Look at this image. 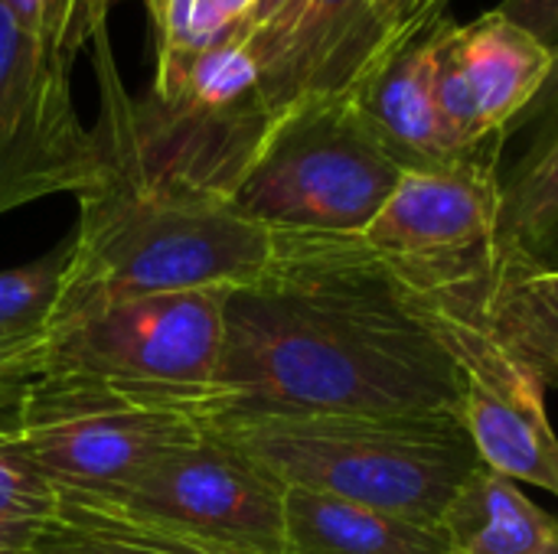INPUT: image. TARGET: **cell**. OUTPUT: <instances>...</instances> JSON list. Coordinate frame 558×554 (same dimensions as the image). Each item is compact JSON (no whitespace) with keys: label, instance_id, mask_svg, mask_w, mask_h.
Here are the masks:
<instances>
[{"label":"cell","instance_id":"6da1fadb","mask_svg":"<svg viewBox=\"0 0 558 554\" xmlns=\"http://www.w3.org/2000/svg\"><path fill=\"white\" fill-rule=\"evenodd\" d=\"M458 415L461 376L405 284L360 235H275L229 287L216 395L196 418Z\"/></svg>","mask_w":558,"mask_h":554},{"label":"cell","instance_id":"7a4b0ae2","mask_svg":"<svg viewBox=\"0 0 558 554\" xmlns=\"http://www.w3.org/2000/svg\"><path fill=\"white\" fill-rule=\"evenodd\" d=\"M92 131L98 176L78 196L49 333L131 297L239 287L268 264L275 235L229 193L144 157L105 95Z\"/></svg>","mask_w":558,"mask_h":554},{"label":"cell","instance_id":"3957f363","mask_svg":"<svg viewBox=\"0 0 558 554\" xmlns=\"http://www.w3.org/2000/svg\"><path fill=\"white\" fill-rule=\"evenodd\" d=\"M226 294L199 287L131 297L52 330L20 431L108 408L199 418L222 366Z\"/></svg>","mask_w":558,"mask_h":554},{"label":"cell","instance_id":"277c9868","mask_svg":"<svg viewBox=\"0 0 558 554\" xmlns=\"http://www.w3.org/2000/svg\"><path fill=\"white\" fill-rule=\"evenodd\" d=\"M281 487L441 526L461 483L481 467L458 415H288L203 421Z\"/></svg>","mask_w":558,"mask_h":554},{"label":"cell","instance_id":"5b68a950","mask_svg":"<svg viewBox=\"0 0 558 554\" xmlns=\"http://www.w3.org/2000/svg\"><path fill=\"white\" fill-rule=\"evenodd\" d=\"M402 173L347 95H307L275 114L232 206L271 235H363Z\"/></svg>","mask_w":558,"mask_h":554},{"label":"cell","instance_id":"8992f818","mask_svg":"<svg viewBox=\"0 0 558 554\" xmlns=\"http://www.w3.org/2000/svg\"><path fill=\"white\" fill-rule=\"evenodd\" d=\"M500 222V150L454 167L409 170L360 235L405 284L425 294L487 287Z\"/></svg>","mask_w":558,"mask_h":554},{"label":"cell","instance_id":"52a82bcc","mask_svg":"<svg viewBox=\"0 0 558 554\" xmlns=\"http://www.w3.org/2000/svg\"><path fill=\"white\" fill-rule=\"evenodd\" d=\"M481 291L425 294L432 327L461 376V421L484 467L558 496V434L546 411V382L494 336L477 307Z\"/></svg>","mask_w":558,"mask_h":554},{"label":"cell","instance_id":"ba28073f","mask_svg":"<svg viewBox=\"0 0 558 554\" xmlns=\"http://www.w3.org/2000/svg\"><path fill=\"white\" fill-rule=\"evenodd\" d=\"M72 65L0 3V216L36 199L82 196L98 140L72 101Z\"/></svg>","mask_w":558,"mask_h":554},{"label":"cell","instance_id":"9c48e42d","mask_svg":"<svg viewBox=\"0 0 558 554\" xmlns=\"http://www.w3.org/2000/svg\"><path fill=\"white\" fill-rule=\"evenodd\" d=\"M114 509L196 545L284 554V487L209 431L154 464Z\"/></svg>","mask_w":558,"mask_h":554},{"label":"cell","instance_id":"30bf717a","mask_svg":"<svg viewBox=\"0 0 558 554\" xmlns=\"http://www.w3.org/2000/svg\"><path fill=\"white\" fill-rule=\"evenodd\" d=\"M203 424L183 411L108 408L36 421L16 438L62 500L114 506L154 464L199 441Z\"/></svg>","mask_w":558,"mask_h":554},{"label":"cell","instance_id":"8fae6325","mask_svg":"<svg viewBox=\"0 0 558 554\" xmlns=\"http://www.w3.org/2000/svg\"><path fill=\"white\" fill-rule=\"evenodd\" d=\"M366 10L369 0H298L245 39L271 114L307 95H343L366 72Z\"/></svg>","mask_w":558,"mask_h":554},{"label":"cell","instance_id":"7c38bea8","mask_svg":"<svg viewBox=\"0 0 558 554\" xmlns=\"http://www.w3.org/2000/svg\"><path fill=\"white\" fill-rule=\"evenodd\" d=\"M343 95L405 173L441 170L474 157L458 147L435 101V26L376 59Z\"/></svg>","mask_w":558,"mask_h":554},{"label":"cell","instance_id":"4fadbf2b","mask_svg":"<svg viewBox=\"0 0 558 554\" xmlns=\"http://www.w3.org/2000/svg\"><path fill=\"white\" fill-rule=\"evenodd\" d=\"M520 124H533V137L510 173L500 176L494 271L513 264L558 268V49L543 91L510 124L507 137Z\"/></svg>","mask_w":558,"mask_h":554},{"label":"cell","instance_id":"5bb4252c","mask_svg":"<svg viewBox=\"0 0 558 554\" xmlns=\"http://www.w3.org/2000/svg\"><path fill=\"white\" fill-rule=\"evenodd\" d=\"M454 59L487 137H504L553 72V49L497 10L454 23Z\"/></svg>","mask_w":558,"mask_h":554},{"label":"cell","instance_id":"9a60e30c","mask_svg":"<svg viewBox=\"0 0 558 554\" xmlns=\"http://www.w3.org/2000/svg\"><path fill=\"white\" fill-rule=\"evenodd\" d=\"M441 526L284 487V554H451Z\"/></svg>","mask_w":558,"mask_h":554},{"label":"cell","instance_id":"2e32d148","mask_svg":"<svg viewBox=\"0 0 558 554\" xmlns=\"http://www.w3.org/2000/svg\"><path fill=\"white\" fill-rule=\"evenodd\" d=\"M65 261L69 242L0 274V434H16L23 424Z\"/></svg>","mask_w":558,"mask_h":554},{"label":"cell","instance_id":"e0dca14e","mask_svg":"<svg viewBox=\"0 0 558 554\" xmlns=\"http://www.w3.org/2000/svg\"><path fill=\"white\" fill-rule=\"evenodd\" d=\"M441 529L451 554H558V516L484 464L454 493Z\"/></svg>","mask_w":558,"mask_h":554},{"label":"cell","instance_id":"ac0fdd59","mask_svg":"<svg viewBox=\"0 0 558 554\" xmlns=\"http://www.w3.org/2000/svg\"><path fill=\"white\" fill-rule=\"evenodd\" d=\"M494 336L513 349L543 382L558 379V268L513 264L490 274L477 297Z\"/></svg>","mask_w":558,"mask_h":554},{"label":"cell","instance_id":"d6986e66","mask_svg":"<svg viewBox=\"0 0 558 554\" xmlns=\"http://www.w3.org/2000/svg\"><path fill=\"white\" fill-rule=\"evenodd\" d=\"M29 554H190V545L114 506L62 500L56 522Z\"/></svg>","mask_w":558,"mask_h":554},{"label":"cell","instance_id":"ffe728a7","mask_svg":"<svg viewBox=\"0 0 558 554\" xmlns=\"http://www.w3.org/2000/svg\"><path fill=\"white\" fill-rule=\"evenodd\" d=\"M62 506L16 434H0V554H29Z\"/></svg>","mask_w":558,"mask_h":554},{"label":"cell","instance_id":"44dd1931","mask_svg":"<svg viewBox=\"0 0 558 554\" xmlns=\"http://www.w3.org/2000/svg\"><path fill=\"white\" fill-rule=\"evenodd\" d=\"M13 20L56 49L62 59L75 62L82 49L92 46L98 33L108 29L114 7L128 0H0Z\"/></svg>","mask_w":558,"mask_h":554},{"label":"cell","instance_id":"7402d4cb","mask_svg":"<svg viewBox=\"0 0 558 554\" xmlns=\"http://www.w3.org/2000/svg\"><path fill=\"white\" fill-rule=\"evenodd\" d=\"M448 0H369L366 10V49L369 65L386 52L412 42L438 20H445ZM366 65V69H369Z\"/></svg>","mask_w":558,"mask_h":554},{"label":"cell","instance_id":"603a6c76","mask_svg":"<svg viewBox=\"0 0 558 554\" xmlns=\"http://www.w3.org/2000/svg\"><path fill=\"white\" fill-rule=\"evenodd\" d=\"M157 33V52H196L232 39L203 0H144Z\"/></svg>","mask_w":558,"mask_h":554},{"label":"cell","instance_id":"cb8c5ba5","mask_svg":"<svg viewBox=\"0 0 558 554\" xmlns=\"http://www.w3.org/2000/svg\"><path fill=\"white\" fill-rule=\"evenodd\" d=\"M497 13L523 26L543 46L558 49V0H500Z\"/></svg>","mask_w":558,"mask_h":554},{"label":"cell","instance_id":"d4e9b609","mask_svg":"<svg viewBox=\"0 0 558 554\" xmlns=\"http://www.w3.org/2000/svg\"><path fill=\"white\" fill-rule=\"evenodd\" d=\"M213 13V20L226 29L245 39V20L255 7V0H203Z\"/></svg>","mask_w":558,"mask_h":554},{"label":"cell","instance_id":"484cf974","mask_svg":"<svg viewBox=\"0 0 558 554\" xmlns=\"http://www.w3.org/2000/svg\"><path fill=\"white\" fill-rule=\"evenodd\" d=\"M294 7H298V0H255V7H252V13H248V20H245V39H248L252 33H258V29L278 23V20L288 16Z\"/></svg>","mask_w":558,"mask_h":554},{"label":"cell","instance_id":"4316f807","mask_svg":"<svg viewBox=\"0 0 558 554\" xmlns=\"http://www.w3.org/2000/svg\"><path fill=\"white\" fill-rule=\"evenodd\" d=\"M180 539V535H177ZM186 545H190V554H232V552H222V549H209V545H196V542H190V539H183Z\"/></svg>","mask_w":558,"mask_h":554}]
</instances>
